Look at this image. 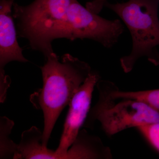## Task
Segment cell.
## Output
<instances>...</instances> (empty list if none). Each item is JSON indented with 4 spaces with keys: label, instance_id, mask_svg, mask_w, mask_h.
<instances>
[{
    "label": "cell",
    "instance_id": "52a82bcc",
    "mask_svg": "<svg viewBox=\"0 0 159 159\" xmlns=\"http://www.w3.org/2000/svg\"><path fill=\"white\" fill-rule=\"evenodd\" d=\"M15 0H1L0 2V79L8 76L5 67L13 61L27 62L23 54V49L18 43L16 30L11 9Z\"/></svg>",
    "mask_w": 159,
    "mask_h": 159
},
{
    "label": "cell",
    "instance_id": "6da1fadb",
    "mask_svg": "<svg viewBox=\"0 0 159 159\" xmlns=\"http://www.w3.org/2000/svg\"><path fill=\"white\" fill-rule=\"evenodd\" d=\"M41 67L42 88L31 94L30 101L34 108L43 111L44 128L41 143L48 147L55 123L63 110L69 105L78 89L92 73L90 66L69 54L59 60L54 54Z\"/></svg>",
    "mask_w": 159,
    "mask_h": 159
},
{
    "label": "cell",
    "instance_id": "3957f363",
    "mask_svg": "<svg viewBox=\"0 0 159 159\" xmlns=\"http://www.w3.org/2000/svg\"><path fill=\"white\" fill-rule=\"evenodd\" d=\"M74 0H34L29 5L13 4V17L17 34L29 41L30 47L45 57L55 54L52 42L67 15Z\"/></svg>",
    "mask_w": 159,
    "mask_h": 159
},
{
    "label": "cell",
    "instance_id": "9c48e42d",
    "mask_svg": "<svg viewBox=\"0 0 159 159\" xmlns=\"http://www.w3.org/2000/svg\"><path fill=\"white\" fill-rule=\"evenodd\" d=\"M14 122L6 116L0 119V158L13 159L17 151V144L10 139Z\"/></svg>",
    "mask_w": 159,
    "mask_h": 159
},
{
    "label": "cell",
    "instance_id": "30bf717a",
    "mask_svg": "<svg viewBox=\"0 0 159 159\" xmlns=\"http://www.w3.org/2000/svg\"><path fill=\"white\" fill-rule=\"evenodd\" d=\"M137 128L151 146L159 152V122L145 124Z\"/></svg>",
    "mask_w": 159,
    "mask_h": 159
},
{
    "label": "cell",
    "instance_id": "ba28073f",
    "mask_svg": "<svg viewBox=\"0 0 159 159\" xmlns=\"http://www.w3.org/2000/svg\"><path fill=\"white\" fill-rule=\"evenodd\" d=\"M111 93L115 97L136 99L159 113V89L139 91L120 90L113 82L109 81Z\"/></svg>",
    "mask_w": 159,
    "mask_h": 159
},
{
    "label": "cell",
    "instance_id": "8fae6325",
    "mask_svg": "<svg viewBox=\"0 0 159 159\" xmlns=\"http://www.w3.org/2000/svg\"><path fill=\"white\" fill-rule=\"evenodd\" d=\"M107 2V0H93L86 3V7L90 11L98 14Z\"/></svg>",
    "mask_w": 159,
    "mask_h": 159
},
{
    "label": "cell",
    "instance_id": "7c38bea8",
    "mask_svg": "<svg viewBox=\"0 0 159 159\" xmlns=\"http://www.w3.org/2000/svg\"><path fill=\"white\" fill-rule=\"evenodd\" d=\"M156 57L153 64L155 66H159V53L157 49L156 51Z\"/></svg>",
    "mask_w": 159,
    "mask_h": 159
},
{
    "label": "cell",
    "instance_id": "7a4b0ae2",
    "mask_svg": "<svg viewBox=\"0 0 159 159\" xmlns=\"http://www.w3.org/2000/svg\"><path fill=\"white\" fill-rule=\"evenodd\" d=\"M159 0H128L105 4L122 20L131 36V51L120 59L125 73L132 70L141 57H147L152 64L155 60L156 48L159 45Z\"/></svg>",
    "mask_w": 159,
    "mask_h": 159
},
{
    "label": "cell",
    "instance_id": "5b68a950",
    "mask_svg": "<svg viewBox=\"0 0 159 159\" xmlns=\"http://www.w3.org/2000/svg\"><path fill=\"white\" fill-rule=\"evenodd\" d=\"M124 30L120 20H109L101 17L83 6L77 0H74L55 38L72 41L86 39L109 49L117 43Z\"/></svg>",
    "mask_w": 159,
    "mask_h": 159
},
{
    "label": "cell",
    "instance_id": "277c9868",
    "mask_svg": "<svg viewBox=\"0 0 159 159\" xmlns=\"http://www.w3.org/2000/svg\"><path fill=\"white\" fill-rule=\"evenodd\" d=\"M96 86L99 99L85 122L89 127L97 120L108 136L132 127L159 122V113L136 99L115 97L111 93L109 81L99 80Z\"/></svg>",
    "mask_w": 159,
    "mask_h": 159
},
{
    "label": "cell",
    "instance_id": "8992f818",
    "mask_svg": "<svg viewBox=\"0 0 159 159\" xmlns=\"http://www.w3.org/2000/svg\"><path fill=\"white\" fill-rule=\"evenodd\" d=\"M100 78L98 73L92 72L74 95L69 104L68 112L59 145L55 150L46 148L44 159H66L68 150L77 138L88 116L94 88Z\"/></svg>",
    "mask_w": 159,
    "mask_h": 159
}]
</instances>
